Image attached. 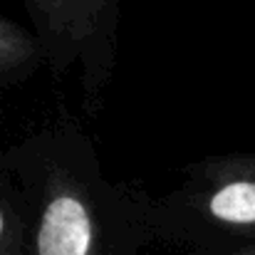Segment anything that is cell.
Segmentation results:
<instances>
[{"label": "cell", "instance_id": "1", "mask_svg": "<svg viewBox=\"0 0 255 255\" xmlns=\"http://www.w3.org/2000/svg\"><path fill=\"white\" fill-rule=\"evenodd\" d=\"M10 166L22 183V255H144L149 196L112 181L82 124L65 109Z\"/></svg>", "mask_w": 255, "mask_h": 255}, {"label": "cell", "instance_id": "2", "mask_svg": "<svg viewBox=\"0 0 255 255\" xmlns=\"http://www.w3.org/2000/svg\"><path fill=\"white\" fill-rule=\"evenodd\" d=\"M156 241L193 255H226L255 243V154H213L159 198L149 196Z\"/></svg>", "mask_w": 255, "mask_h": 255}, {"label": "cell", "instance_id": "3", "mask_svg": "<svg viewBox=\"0 0 255 255\" xmlns=\"http://www.w3.org/2000/svg\"><path fill=\"white\" fill-rule=\"evenodd\" d=\"M45 60L42 47L35 35H27L15 22L0 17V80H10L12 75H22Z\"/></svg>", "mask_w": 255, "mask_h": 255}, {"label": "cell", "instance_id": "4", "mask_svg": "<svg viewBox=\"0 0 255 255\" xmlns=\"http://www.w3.org/2000/svg\"><path fill=\"white\" fill-rule=\"evenodd\" d=\"M22 246H25L22 208L12 211L0 198V255H22Z\"/></svg>", "mask_w": 255, "mask_h": 255}, {"label": "cell", "instance_id": "5", "mask_svg": "<svg viewBox=\"0 0 255 255\" xmlns=\"http://www.w3.org/2000/svg\"><path fill=\"white\" fill-rule=\"evenodd\" d=\"M226 255H255V243L253 246H246V248H238V251H231Z\"/></svg>", "mask_w": 255, "mask_h": 255}]
</instances>
